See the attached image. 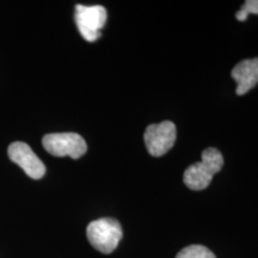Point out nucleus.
Segmentation results:
<instances>
[{
  "mask_svg": "<svg viewBox=\"0 0 258 258\" xmlns=\"http://www.w3.org/2000/svg\"><path fill=\"white\" fill-rule=\"evenodd\" d=\"M224 166V157L218 148L208 147L201 154V161L185 170L183 182L189 189L200 191L211 184L213 176Z\"/></svg>",
  "mask_w": 258,
  "mask_h": 258,
  "instance_id": "obj_1",
  "label": "nucleus"
},
{
  "mask_svg": "<svg viewBox=\"0 0 258 258\" xmlns=\"http://www.w3.org/2000/svg\"><path fill=\"white\" fill-rule=\"evenodd\" d=\"M123 235L122 226L116 219L102 218L90 222L86 237L90 244L99 252L109 254L118 246Z\"/></svg>",
  "mask_w": 258,
  "mask_h": 258,
  "instance_id": "obj_2",
  "label": "nucleus"
},
{
  "mask_svg": "<svg viewBox=\"0 0 258 258\" xmlns=\"http://www.w3.org/2000/svg\"><path fill=\"white\" fill-rule=\"evenodd\" d=\"M106 18H108V14L104 6L76 5L74 21H76L80 35L85 41L95 42L101 37V30L105 25Z\"/></svg>",
  "mask_w": 258,
  "mask_h": 258,
  "instance_id": "obj_3",
  "label": "nucleus"
},
{
  "mask_svg": "<svg viewBox=\"0 0 258 258\" xmlns=\"http://www.w3.org/2000/svg\"><path fill=\"white\" fill-rule=\"evenodd\" d=\"M42 144L48 153L55 157L78 159L88 151V145L78 133H51L44 135Z\"/></svg>",
  "mask_w": 258,
  "mask_h": 258,
  "instance_id": "obj_4",
  "label": "nucleus"
},
{
  "mask_svg": "<svg viewBox=\"0 0 258 258\" xmlns=\"http://www.w3.org/2000/svg\"><path fill=\"white\" fill-rule=\"evenodd\" d=\"M177 131L175 123L164 121L148 125L145 131L144 141L148 153L152 157H161L169 152L176 143Z\"/></svg>",
  "mask_w": 258,
  "mask_h": 258,
  "instance_id": "obj_5",
  "label": "nucleus"
},
{
  "mask_svg": "<svg viewBox=\"0 0 258 258\" xmlns=\"http://www.w3.org/2000/svg\"><path fill=\"white\" fill-rule=\"evenodd\" d=\"M10 160L21 167L32 179H41L46 173V166L31 147L22 141L12 143L8 148Z\"/></svg>",
  "mask_w": 258,
  "mask_h": 258,
  "instance_id": "obj_6",
  "label": "nucleus"
},
{
  "mask_svg": "<svg viewBox=\"0 0 258 258\" xmlns=\"http://www.w3.org/2000/svg\"><path fill=\"white\" fill-rule=\"evenodd\" d=\"M237 83V95L243 96L258 84V57L241 61L231 72Z\"/></svg>",
  "mask_w": 258,
  "mask_h": 258,
  "instance_id": "obj_7",
  "label": "nucleus"
},
{
  "mask_svg": "<svg viewBox=\"0 0 258 258\" xmlns=\"http://www.w3.org/2000/svg\"><path fill=\"white\" fill-rule=\"evenodd\" d=\"M176 258H215L214 253L202 245H190L184 247Z\"/></svg>",
  "mask_w": 258,
  "mask_h": 258,
  "instance_id": "obj_8",
  "label": "nucleus"
},
{
  "mask_svg": "<svg viewBox=\"0 0 258 258\" xmlns=\"http://www.w3.org/2000/svg\"><path fill=\"white\" fill-rule=\"evenodd\" d=\"M251 14L258 15V0H247V2H245L241 9L235 14V18L238 21L244 22L247 19V16Z\"/></svg>",
  "mask_w": 258,
  "mask_h": 258,
  "instance_id": "obj_9",
  "label": "nucleus"
}]
</instances>
